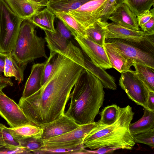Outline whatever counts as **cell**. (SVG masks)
Returning a JSON list of instances; mask_svg holds the SVG:
<instances>
[{"label":"cell","instance_id":"cell-1","mask_svg":"<svg viewBox=\"0 0 154 154\" xmlns=\"http://www.w3.org/2000/svg\"><path fill=\"white\" fill-rule=\"evenodd\" d=\"M83 67L60 54L56 55L51 73L45 84L18 105L33 125L41 127L64 114L71 91Z\"/></svg>","mask_w":154,"mask_h":154},{"label":"cell","instance_id":"cell-2","mask_svg":"<svg viewBox=\"0 0 154 154\" xmlns=\"http://www.w3.org/2000/svg\"><path fill=\"white\" fill-rule=\"evenodd\" d=\"M74 87L69 107L64 114L79 125L94 122L104 100L102 83L84 69Z\"/></svg>","mask_w":154,"mask_h":154},{"label":"cell","instance_id":"cell-3","mask_svg":"<svg viewBox=\"0 0 154 154\" xmlns=\"http://www.w3.org/2000/svg\"><path fill=\"white\" fill-rule=\"evenodd\" d=\"M134 113L129 105L118 106V115L116 121L109 125L97 122L95 126L83 140L85 148L91 150L106 148L131 150L135 144L134 136L131 134L129 125Z\"/></svg>","mask_w":154,"mask_h":154},{"label":"cell","instance_id":"cell-4","mask_svg":"<svg viewBox=\"0 0 154 154\" xmlns=\"http://www.w3.org/2000/svg\"><path fill=\"white\" fill-rule=\"evenodd\" d=\"M35 26L28 19L24 20L21 25L19 33L11 54L20 64L27 65L39 58L47 57L45 41L37 35Z\"/></svg>","mask_w":154,"mask_h":154},{"label":"cell","instance_id":"cell-5","mask_svg":"<svg viewBox=\"0 0 154 154\" xmlns=\"http://www.w3.org/2000/svg\"><path fill=\"white\" fill-rule=\"evenodd\" d=\"M53 32L44 30L45 40L50 51L68 58L85 68V58L81 49L63 37L55 29Z\"/></svg>","mask_w":154,"mask_h":154},{"label":"cell","instance_id":"cell-6","mask_svg":"<svg viewBox=\"0 0 154 154\" xmlns=\"http://www.w3.org/2000/svg\"><path fill=\"white\" fill-rule=\"evenodd\" d=\"M3 8L5 20L0 33V52L9 53L14 48L24 20L16 15L3 0Z\"/></svg>","mask_w":154,"mask_h":154},{"label":"cell","instance_id":"cell-7","mask_svg":"<svg viewBox=\"0 0 154 154\" xmlns=\"http://www.w3.org/2000/svg\"><path fill=\"white\" fill-rule=\"evenodd\" d=\"M119 85L129 99L137 105L149 109L147 102L150 91L135 71L122 73Z\"/></svg>","mask_w":154,"mask_h":154},{"label":"cell","instance_id":"cell-8","mask_svg":"<svg viewBox=\"0 0 154 154\" xmlns=\"http://www.w3.org/2000/svg\"><path fill=\"white\" fill-rule=\"evenodd\" d=\"M97 122L80 125L79 127L60 135L43 140L44 147L47 148H71L84 144L86 135L96 125Z\"/></svg>","mask_w":154,"mask_h":154},{"label":"cell","instance_id":"cell-9","mask_svg":"<svg viewBox=\"0 0 154 154\" xmlns=\"http://www.w3.org/2000/svg\"><path fill=\"white\" fill-rule=\"evenodd\" d=\"M118 51L134 63L142 64L154 69L153 54L142 49L134 44L118 38H106Z\"/></svg>","mask_w":154,"mask_h":154},{"label":"cell","instance_id":"cell-10","mask_svg":"<svg viewBox=\"0 0 154 154\" xmlns=\"http://www.w3.org/2000/svg\"><path fill=\"white\" fill-rule=\"evenodd\" d=\"M0 116L6 121L11 128L32 124L18 104L2 90H0Z\"/></svg>","mask_w":154,"mask_h":154},{"label":"cell","instance_id":"cell-11","mask_svg":"<svg viewBox=\"0 0 154 154\" xmlns=\"http://www.w3.org/2000/svg\"><path fill=\"white\" fill-rule=\"evenodd\" d=\"M74 38L95 65L104 70L112 68L104 46L87 38L75 37Z\"/></svg>","mask_w":154,"mask_h":154},{"label":"cell","instance_id":"cell-12","mask_svg":"<svg viewBox=\"0 0 154 154\" xmlns=\"http://www.w3.org/2000/svg\"><path fill=\"white\" fill-rule=\"evenodd\" d=\"M106 29V38H118L138 45L141 44L146 41L149 42L148 36L145 35L141 30L131 29L113 22L108 23Z\"/></svg>","mask_w":154,"mask_h":154},{"label":"cell","instance_id":"cell-13","mask_svg":"<svg viewBox=\"0 0 154 154\" xmlns=\"http://www.w3.org/2000/svg\"><path fill=\"white\" fill-rule=\"evenodd\" d=\"M80 125L64 114L59 119L41 126V137L43 140L48 139L67 133Z\"/></svg>","mask_w":154,"mask_h":154},{"label":"cell","instance_id":"cell-14","mask_svg":"<svg viewBox=\"0 0 154 154\" xmlns=\"http://www.w3.org/2000/svg\"><path fill=\"white\" fill-rule=\"evenodd\" d=\"M19 18L28 19L46 6L48 0H3Z\"/></svg>","mask_w":154,"mask_h":154},{"label":"cell","instance_id":"cell-15","mask_svg":"<svg viewBox=\"0 0 154 154\" xmlns=\"http://www.w3.org/2000/svg\"><path fill=\"white\" fill-rule=\"evenodd\" d=\"M106 0H92L68 12L85 29L94 22V15Z\"/></svg>","mask_w":154,"mask_h":154},{"label":"cell","instance_id":"cell-16","mask_svg":"<svg viewBox=\"0 0 154 154\" xmlns=\"http://www.w3.org/2000/svg\"><path fill=\"white\" fill-rule=\"evenodd\" d=\"M104 48L112 68L121 73L133 70L131 67L134 62L118 51L109 42H105Z\"/></svg>","mask_w":154,"mask_h":154},{"label":"cell","instance_id":"cell-17","mask_svg":"<svg viewBox=\"0 0 154 154\" xmlns=\"http://www.w3.org/2000/svg\"><path fill=\"white\" fill-rule=\"evenodd\" d=\"M109 19L114 23L131 29L140 30L136 16L124 3L110 16Z\"/></svg>","mask_w":154,"mask_h":154},{"label":"cell","instance_id":"cell-18","mask_svg":"<svg viewBox=\"0 0 154 154\" xmlns=\"http://www.w3.org/2000/svg\"><path fill=\"white\" fill-rule=\"evenodd\" d=\"M45 62L34 64L25 84L21 98L28 97L38 91L42 87V81Z\"/></svg>","mask_w":154,"mask_h":154},{"label":"cell","instance_id":"cell-19","mask_svg":"<svg viewBox=\"0 0 154 154\" xmlns=\"http://www.w3.org/2000/svg\"><path fill=\"white\" fill-rule=\"evenodd\" d=\"M55 17L52 12L46 8L38 11L28 19L35 26L44 31L55 32L56 30L54 22Z\"/></svg>","mask_w":154,"mask_h":154},{"label":"cell","instance_id":"cell-20","mask_svg":"<svg viewBox=\"0 0 154 154\" xmlns=\"http://www.w3.org/2000/svg\"><path fill=\"white\" fill-rule=\"evenodd\" d=\"M26 66L20 64L11 53H8L5 59L4 75L6 77H14L19 84L23 80L24 70Z\"/></svg>","mask_w":154,"mask_h":154},{"label":"cell","instance_id":"cell-21","mask_svg":"<svg viewBox=\"0 0 154 154\" xmlns=\"http://www.w3.org/2000/svg\"><path fill=\"white\" fill-rule=\"evenodd\" d=\"M143 110V116L136 122L130 124V131L133 136L154 128V111L144 108Z\"/></svg>","mask_w":154,"mask_h":154},{"label":"cell","instance_id":"cell-22","mask_svg":"<svg viewBox=\"0 0 154 154\" xmlns=\"http://www.w3.org/2000/svg\"><path fill=\"white\" fill-rule=\"evenodd\" d=\"M85 68L92 74L101 82L104 87L113 90L117 89L114 78L104 69L95 65L92 62L85 59Z\"/></svg>","mask_w":154,"mask_h":154},{"label":"cell","instance_id":"cell-23","mask_svg":"<svg viewBox=\"0 0 154 154\" xmlns=\"http://www.w3.org/2000/svg\"><path fill=\"white\" fill-rule=\"evenodd\" d=\"M61 20L75 37L87 38L85 29L68 12H53Z\"/></svg>","mask_w":154,"mask_h":154},{"label":"cell","instance_id":"cell-24","mask_svg":"<svg viewBox=\"0 0 154 154\" xmlns=\"http://www.w3.org/2000/svg\"><path fill=\"white\" fill-rule=\"evenodd\" d=\"M108 23L97 20L85 29L87 38L94 42L104 46Z\"/></svg>","mask_w":154,"mask_h":154},{"label":"cell","instance_id":"cell-25","mask_svg":"<svg viewBox=\"0 0 154 154\" xmlns=\"http://www.w3.org/2000/svg\"><path fill=\"white\" fill-rule=\"evenodd\" d=\"M92 0H48L46 8L52 12H68L76 9L87 2Z\"/></svg>","mask_w":154,"mask_h":154},{"label":"cell","instance_id":"cell-26","mask_svg":"<svg viewBox=\"0 0 154 154\" xmlns=\"http://www.w3.org/2000/svg\"><path fill=\"white\" fill-rule=\"evenodd\" d=\"M123 2V0H106L95 13L94 17V22L99 20L107 22L111 14Z\"/></svg>","mask_w":154,"mask_h":154},{"label":"cell","instance_id":"cell-27","mask_svg":"<svg viewBox=\"0 0 154 154\" xmlns=\"http://www.w3.org/2000/svg\"><path fill=\"white\" fill-rule=\"evenodd\" d=\"M137 76L146 85L150 91L154 92V69L145 65L134 63Z\"/></svg>","mask_w":154,"mask_h":154},{"label":"cell","instance_id":"cell-28","mask_svg":"<svg viewBox=\"0 0 154 154\" xmlns=\"http://www.w3.org/2000/svg\"><path fill=\"white\" fill-rule=\"evenodd\" d=\"M41 134L27 137L15 138L18 140L21 146L29 154L31 153V152L34 153L44 147L43 140Z\"/></svg>","mask_w":154,"mask_h":154},{"label":"cell","instance_id":"cell-29","mask_svg":"<svg viewBox=\"0 0 154 154\" xmlns=\"http://www.w3.org/2000/svg\"><path fill=\"white\" fill-rule=\"evenodd\" d=\"M12 135L16 138L25 137L41 134V127L33 124H26L15 128H8Z\"/></svg>","mask_w":154,"mask_h":154},{"label":"cell","instance_id":"cell-30","mask_svg":"<svg viewBox=\"0 0 154 154\" xmlns=\"http://www.w3.org/2000/svg\"><path fill=\"white\" fill-rule=\"evenodd\" d=\"M123 2L136 16L149 10L154 4V0H123Z\"/></svg>","mask_w":154,"mask_h":154},{"label":"cell","instance_id":"cell-31","mask_svg":"<svg viewBox=\"0 0 154 154\" xmlns=\"http://www.w3.org/2000/svg\"><path fill=\"white\" fill-rule=\"evenodd\" d=\"M118 106L113 104L105 107L100 112V119L97 122L101 124L109 125L116 120L118 115Z\"/></svg>","mask_w":154,"mask_h":154},{"label":"cell","instance_id":"cell-32","mask_svg":"<svg viewBox=\"0 0 154 154\" xmlns=\"http://www.w3.org/2000/svg\"><path fill=\"white\" fill-rule=\"evenodd\" d=\"M84 144L71 148L58 147L53 148H43L35 152L34 154L64 153L72 154H86Z\"/></svg>","mask_w":154,"mask_h":154},{"label":"cell","instance_id":"cell-33","mask_svg":"<svg viewBox=\"0 0 154 154\" xmlns=\"http://www.w3.org/2000/svg\"><path fill=\"white\" fill-rule=\"evenodd\" d=\"M135 143H142L154 147V128L147 131L134 136Z\"/></svg>","mask_w":154,"mask_h":154},{"label":"cell","instance_id":"cell-34","mask_svg":"<svg viewBox=\"0 0 154 154\" xmlns=\"http://www.w3.org/2000/svg\"><path fill=\"white\" fill-rule=\"evenodd\" d=\"M2 134L5 146L23 148L18 140L12 135L8 127L4 125L2 128Z\"/></svg>","mask_w":154,"mask_h":154},{"label":"cell","instance_id":"cell-35","mask_svg":"<svg viewBox=\"0 0 154 154\" xmlns=\"http://www.w3.org/2000/svg\"><path fill=\"white\" fill-rule=\"evenodd\" d=\"M50 52V56L45 62L42 81V86L47 81L51 73L54 65L55 57L57 54L53 51Z\"/></svg>","mask_w":154,"mask_h":154},{"label":"cell","instance_id":"cell-36","mask_svg":"<svg viewBox=\"0 0 154 154\" xmlns=\"http://www.w3.org/2000/svg\"><path fill=\"white\" fill-rule=\"evenodd\" d=\"M154 17V8L146 11L137 16L138 25L141 27L148 21L152 17Z\"/></svg>","mask_w":154,"mask_h":154},{"label":"cell","instance_id":"cell-37","mask_svg":"<svg viewBox=\"0 0 154 154\" xmlns=\"http://www.w3.org/2000/svg\"><path fill=\"white\" fill-rule=\"evenodd\" d=\"M29 154L23 148L14 147L6 146L0 148V154Z\"/></svg>","mask_w":154,"mask_h":154},{"label":"cell","instance_id":"cell-38","mask_svg":"<svg viewBox=\"0 0 154 154\" xmlns=\"http://www.w3.org/2000/svg\"><path fill=\"white\" fill-rule=\"evenodd\" d=\"M61 35L65 38L69 39L72 35L71 32L60 20L58 21L56 29Z\"/></svg>","mask_w":154,"mask_h":154},{"label":"cell","instance_id":"cell-39","mask_svg":"<svg viewBox=\"0 0 154 154\" xmlns=\"http://www.w3.org/2000/svg\"><path fill=\"white\" fill-rule=\"evenodd\" d=\"M140 27L145 35H154V17H152L148 21Z\"/></svg>","mask_w":154,"mask_h":154},{"label":"cell","instance_id":"cell-40","mask_svg":"<svg viewBox=\"0 0 154 154\" xmlns=\"http://www.w3.org/2000/svg\"><path fill=\"white\" fill-rule=\"evenodd\" d=\"M8 86H13V83L11 79L4 76H0V90H2Z\"/></svg>","mask_w":154,"mask_h":154},{"label":"cell","instance_id":"cell-41","mask_svg":"<svg viewBox=\"0 0 154 154\" xmlns=\"http://www.w3.org/2000/svg\"><path fill=\"white\" fill-rule=\"evenodd\" d=\"M114 150H115L112 149L106 148H100L95 150H89L85 149V151L86 152L87 154L105 153L109 152H111L114 151Z\"/></svg>","mask_w":154,"mask_h":154},{"label":"cell","instance_id":"cell-42","mask_svg":"<svg viewBox=\"0 0 154 154\" xmlns=\"http://www.w3.org/2000/svg\"><path fill=\"white\" fill-rule=\"evenodd\" d=\"M5 20L3 8V0H0V33L4 27Z\"/></svg>","mask_w":154,"mask_h":154},{"label":"cell","instance_id":"cell-43","mask_svg":"<svg viewBox=\"0 0 154 154\" xmlns=\"http://www.w3.org/2000/svg\"><path fill=\"white\" fill-rule=\"evenodd\" d=\"M8 54L0 52V76H3L5 59Z\"/></svg>","mask_w":154,"mask_h":154},{"label":"cell","instance_id":"cell-44","mask_svg":"<svg viewBox=\"0 0 154 154\" xmlns=\"http://www.w3.org/2000/svg\"><path fill=\"white\" fill-rule=\"evenodd\" d=\"M149 110L154 111V92L150 91L147 102Z\"/></svg>","mask_w":154,"mask_h":154},{"label":"cell","instance_id":"cell-45","mask_svg":"<svg viewBox=\"0 0 154 154\" xmlns=\"http://www.w3.org/2000/svg\"><path fill=\"white\" fill-rule=\"evenodd\" d=\"M3 124L0 123V148L5 145V143L2 134V129Z\"/></svg>","mask_w":154,"mask_h":154},{"label":"cell","instance_id":"cell-46","mask_svg":"<svg viewBox=\"0 0 154 154\" xmlns=\"http://www.w3.org/2000/svg\"><path fill=\"white\" fill-rule=\"evenodd\" d=\"M35 0V1H36V2H40V1H41L42 0Z\"/></svg>","mask_w":154,"mask_h":154},{"label":"cell","instance_id":"cell-47","mask_svg":"<svg viewBox=\"0 0 154 154\" xmlns=\"http://www.w3.org/2000/svg\"><path fill=\"white\" fill-rule=\"evenodd\" d=\"M52 1H55V0H51Z\"/></svg>","mask_w":154,"mask_h":154}]
</instances>
